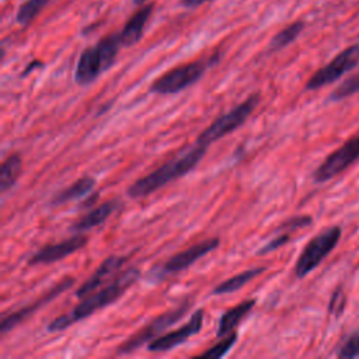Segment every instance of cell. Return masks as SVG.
I'll return each instance as SVG.
<instances>
[{"instance_id":"24","label":"cell","mask_w":359,"mask_h":359,"mask_svg":"<svg viewBox=\"0 0 359 359\" xmlns=\"http://www.w3.org/2000/svg\"><path fill=\"white\" fill-rule=\"evenodd\" d=\"M355 93H359V73L351 76L346 79L341 86L335 88V91L331 94L332 100H341L348 95H352Z\"/></svg>"},{"instance_id":"11","label":"cell","mask_w":359,"mask_h":359,"mask_svg":"<svg viewBox=\"0 0 359 359\" xmlns=\"http://www.w3.org/2000/svg\"><path fill=\"white\" fill-rule=\"evenodd\" d=\"M219 244H220V240L217 237H212V238L199 241V243L185 248L184 251L172 255L157 269V272L160 275H170V273L184 271L188 266H191L192 264H195L199 258H202L206 254H209L210 251L216 250L219 247Z\"/></svg>"},{"instance_id":"28","label":"cell","mask_w":359,"mask_h":359,"mask_svg":"<svg viewBox=\"0 0 359 359\" xmlns=\"http://www.w3.org/2000/svg\"><path fill=\"white\" fill-rule=\"evenodd\" d=\"M345 307V297L341 290H335L330 300V313L334 316H339Z\"/></svg>"},{"instance_id":"20","label":"cell","mask_w":359,"mask_h":359,"mask_svg":"<svg viewBox=\"0 0 359 359\" xmlns=\"http://www.w3.org/2000/svg\"><path fill=\"white\" fill-rule=\"evenodd\" d=\"M265 271V266H259V268H252V269H245L229 279H226L224 282L219 283L215 289H213V294H226V293H233L238 289H241L245 283H248L250 280H252L255 276H258L259 273H262Z\"/></svg>"},{"instance_id":"22","label":"cell","mask_w":359,"mask_h":359,"mask_svg":"<svg viewBox=\"0 0 359 359\" xmlns=\"http://www.w3.org/2000/svg\"><path fill=\"white\" fill-rule=\"evenodd\" d=\"M50 0H27L17 11V22L21 25L29 24Z\"/></svg>"},{"instance_id":"15","label":"cell","mask_w":359,"mask_h":359,"mask_svg":"<svg viewBox=\"0 0 359 359\" xmlns=\"http://www.w3.org/2000/svg\"><path fill=\"white\" fill-rule=\"evenodd\" d=\"M151 11H153V4H146L142 8H139L128 20V22L123 25L122 31L119 32L122 46H132L140 41L144 27L151 15Z\"/></svg>"},{"instance_id":"29","label":"cell","mask_w":359,"mask_h":359,"mask_svg":"<svg viewBox=\"0 0 359 359\" xmlns=\"http://www.w3.org/2000/svg\"><path fill=\"white\" fill-rule=\"evenodd\" d=\"M42 65H43V63H42L41 60H32V62H31V63L27 66V69H25V70L21 73V76H27V74H28V73H29L32 69H38V67H42Z\"/></svg>"},{"instance_id":"18","label":"cell","mask_w":359,"mask_h":359,"mask_svg":"<svg viewBox=\"0 0 359 359\" xmlns=\"http://www.w3.org/2000/svg\"><path fill=\"white\" fill-rule=\"evenodd\" d=\"M94 187H95V180L93 177H81L77 181H74L72 185H69L67 188L55 194L53 198L50 199V203L52 205L67 203L73 199H77V198L91 192Z\"/></svg>"},{"instance_id":"13","label":"cell","mask_w":359,"mask_h":359,"mask_svg":"<svg viewBox=\"0 0 359 359\" xmlns=\"http://www.w3.org/2000/svg\"><path fill=\"white\" fill-rule=\"evenodd\" d=\"M108 70V66L97 48V45L86 48L77 60L74 70V80L80 86H87L93 83L101 73Z\"/></svg>"},{"instance_id":"9","label":"cell","mask_w":359,"mask_h":359,"mask_svg":"<svg viewBox=\"0 0 359 359\" xmlns=\"http://www.w3.org/2000/svg\"><path fill=\"white\" fill-rule=\"evenodd\" d=\"M74 283V278L73 276H67L63 278L62 280H59L56 285H53L50 289H48L45 293H42L36 300H34L31 304L21 307L17 311L10 313L8 316H4L1 323H0V334L6 335L8 331H11L13 328L18 327L22 321L28 320L35 311H38L39 309H42L43 306H46L49 302H52L53 299H56L59 294H62L63 292H66L67 289H70Z\"/></svg>"},{"instance_id":"4","label":"cell","mask_w":359,"mask_h":359,"mask_svg":"<svg viewBox=\"0 0 359 359\" xmlns=\"http://www.w3.org/2000/svg\"><path fill=\"white\" fill-rule=\"evenodd\" d=\"M339 238L341 229L338 226H331L313 237L296 261V278H304L311 271H314L323 262V259L335 248Z\"/></svg>"},{"instance_id":"16","label":"cell","mask_w":359,"mask_h":359,"mask_svg":"<svg viewBox=\"0 0 359 359\" xmlns=\"http://www.w3.org/2000/svg\"><path fill=\"white\" fill-rule=\"evenodd\" d=\"M116 208H118V202L115 199H109V201L98 205L97 208L91 209L84 216H81L77 222H74L70 226V231L81 233V231L90 230V229L104 223L115 212Z\"/></svg>"},{"instance_id":"31","label":"cell","mask_w":359,"mask_h":359,"mask_svg":"<svg viewBox=\"0 0 359 359\" xmlns=\"http://www.w3.org/2000/svg\"><path fill=\"white\" fill-rule=\"evenodd\" d=\"M146 1H147V0H133V3L137 4V6H139V4H143V3H146Z\"/></svg>"},{"instance_id":"25","label":"cell","mask_w":359,"mask_h":359,"mask_svg":"<svg viewBox=\"0 0 359 359\" xmlns=\"http://www.w3.org/2000/svg\"><path fill=\"white\" fill-rule=\"evenodd\" d=\"M339 358L344 359H351V358H356L359 356V332L352 334L346 342L342 345V348L338 352Z\"/></svg>"},{"instance_id":"17","label":"cell","mask_w":359,"mask_h":359,"mask_svg":"<svg viewBox=\"0 0 359 359\" xmlns=\"http://www.w3.org/2000/svg\"><path fill=\"white\" fill-rule=\"evenodd\" d=\"M255 303H257L255 299H248V300H244L240 304L226 310L217 323L216 337L222 338V337L233 332L238 327V324L243 321V318L254 309Z\"/></svg>"},{"instance_id":"7","label":"cell","mask_w":359,"mask_h":359,"mask_svg":"<svg viewBox=\"0 0 359 359\" xmlns=\"http://www.w3.org/2000/svg\"><path fill=\"white\" fill-rule=\"evenodd\" d=\"M359 63V43L341 50L330 63L318 69L306 83V90H318L334 83Z\"/></svg>"},{"instance_id":"10","label":"cell","mask_w":359,"mask_h":359,"mask_svg":"<svg viewBox=\"0 0 359 359\" xmlns=\"http://www.w3.org/2000/svg\"><path fill=\"white\" fill-rule=\"evenodd\" d=\"M203 318H205V311L202 309H198L196 311H194L191 318L181 328H177V330H174V331H171L165 335L157 337L153 341H150L147 344V351H150V352H165V351H171L175 346L184 344L192 335L198 334L202 330Z\"/></svg>"},{"instance_id":"5","label":"cell","mask_w":359,"mask_h":359,"mask_svg":"<svg viewBox=\"0 0 359 359\" xmlns=\"http://www.w3.org/2000/svg\"><path fill=\"white\" fill-rule=\"evenodd\" d=\"M213 62V57L209 60L198 59L181 66H177L168 72H165L163 76L156 79L151 86L150 91L156 94H175L178 91L185 90L191 84L196 83L206 69Z\"/></svg>"},{"instance_id":"19","label":"cell","mask_w":359,"mask_h":359,"mask_svg":"<svg viewBox=\"0 0 359 359\" xmlns=\"http://www.w3.org/2000/svg\"><path fill=\"white\" fill-rule=\"evenodd\" d=\"M22 168V160L18 153L10 154L1 164L0 172V191L1 194L7 192L18 180Z\"/></svg>"},{"instance_id":"26","label":"cell","mask_w":359,"mask_h":359,"mask_svg":"<svg viewBox=\"0 0 359 359\" xmlns=\"http://www.w3.org/2000/svg\"><path fill=\"white\" fill-rule=\"evenodd\" d=\"M289 240H290V236H289L287 233L279 234V236L273 237L271 241H268L265 245H262V247L257 251V254H258V255H265V254H268V252H272V251L278 250L279 247L285 245Z\"/></svg>"},{"instance_id":"2","label":"cell","mask_w":359,"mask_h":359,"mask_svg":"<svg viewBox=\"0 0 359 359\" xmlns=\"http://www.w3.org/2000/svg\"><path fill=\"white\" fill-rule=\"evenodd\" d=\"M206 150H208V146L199 142H195V144L185 147L175 157L170 158L158 168L153 170L151 172L135 181L128 188L126 191L128 195L133 199L143 198L156 192L170 181L184 177L198 165V163L203 158Z\"/></svg>"},{"instance_id":"6","label":"cell","mask_w":359,"mask_h":359,"mask_svg":"<svg viewBox=\"0 0 359 359\" xmlns=\"http://www.w3.org/2000/svg\"><path fill=\"white\" fill-rule=\"evenodd\" d=\"M191 303L188 300L182 302L177 307L160 314L158 317L153 318L150 323H147L144 327H142L137 332H135L130 338H128L123 344H121L116 349L118 355H126L137 351L144 344H149L154 338L160 337V334L167 330L170 325L175 324L180 318L184 317V314L189 310Z\"/></svg>"},{"instance_id":"23","label":"cell","mask_w":359,"mask_h":359,"mask_svg":"<svg viewBox=\"0 0 359 359\" xmlns=\"http://www.w3.org/2000/svg\"><path fill=\"white\" fill-rule=\"evenodd\" d=\"M237 332H230L224 337H222V339L215 344L212 348H209L208 351L202 352L201 355H198L199 358H212V359H219V358H223L231 348L233 345L237 342Z\"/></svg>"},{"instance_id":"21","label":"cell","mask_w":359,"mask_h":359,"mask_svg":"<svg viewBox=\"0 0 359 359\" xmlns=\"http://www.w3.org/2000/svg\"><path fill=\"white\" fill-rule=\"evenodd\" d=\"M304 29V22L303 21H294L292 24H289L287 27H285L282 31H279L271 41L269 43V50L275 52V50H280L282 48L287 46L289 43H292Z\"/></svg>"},{"instance_id":"1","label":"cell","mask_w":359,"mask_h":359,"mask_svg":"<svg viewBox=\"0 0 359 359\" xmlns=\"http://www.w3.org/2000/svg\"><path fill=\"white\" fill-rule=\"evenodd\" d=\"M140 276V271L137 268H129L123 272H121L118 276H115L108 285H105L101 290L93 292L83 297V300L76 304L69 313L62 314L56 318H53L48 324L49 332H57L69 328L73 323L84 320L94 314L97 310L104 309L114 302H116L133 283L137 282Z\"/></svg>"},{"instance_id":"30","label":"cell","mask_w":359,"mask_h":359,"mask_svg":"<svg viewBox=\"0 0 359 359\" xmlns=\"http://www.w3.org/2000/svg\"><path fill=\"white\" fill-rule=\"evenodd\" d=\"M206 1H210V0H181V4L185 7H198Z\"/></svg>"},{"instance_id":"14","label":"cell","mask_w":359,"mask_h":359,"mask_svg":"<svg viewBox=\"0 0 359 359\" xmlns=\"http://www.w3.org/2000/svg\"><path fill=\"white\" fill-rule=\"evenodd\" d=\"M126 262V257H118V255H111L107 259L102 261V264L98 266V269L76 290V297L83 299L87 294L93 293L97 287H100L105 279L112 275L116 269H119L123 264Z\"/></svg>"},{"instance_id":"27","label":"cell","mask_w":359,"mask_h":359,"mask_svg":"<svg viewBox=\"0 0 359 359\" xmlns=\"http://www.w3.org/2000/svg\"><path fill=\"white\" fill-rule=\"evenodd\" d=\"M310 223H311L310 216H296V217H292V219L280 223V226L278 227L276 231H280V230L290 231V230H296V229H300V227H306Z\"/></svg>"},{"instance_id":"12","label":"cell","mask_w":359,"mask_h":359,"mask_svg":"<svg viewBox=\"0 0 359 359\" xmlns=\"http://www.w3.org/2000/svg\"><path fill=\"white\" fill-rule=\"evenodd\" d=\"M88 238L83 234H74L70 238H66L63 241L45 245L39 248L36 252H34L29 259L28 265H39V264H52L56 261H60L73 252L81 250L87 244Z\"/></svg>"},{"instance_id":"8","label":"cell","mask_w":359,"mask_h":359,"mask_svg":"<svg viewBox=\"0 0 359 359\" xmlns=\"http://www.w3.org/2000/svg\"><path fill=\"white\" fill-rule=\"evenodd\" d=\"M359 158V135L351 137L341 147L332 151L314 171L313 177L317 182H324L344 170H346L352 163Z\"/></svg>"},{"instance_id":"3","label":"cell","mask_w":359,"mask_h":359,"mask_svg":"<svg viewBox=\"0 0 359 359\" xmlns=\"http://www.w3.org/2000/svg\"><path fill=\"white\" fill-rule=\"evenodd\" d=\"M259 98L261 97L258 93L248 95L237 107L216 118L203 132H201L196 142L209 147L210 143L227 136L229 133L240 128L245 122V119L252 114L255 107L259 104Z\"/></svg>"}]
</instances>
